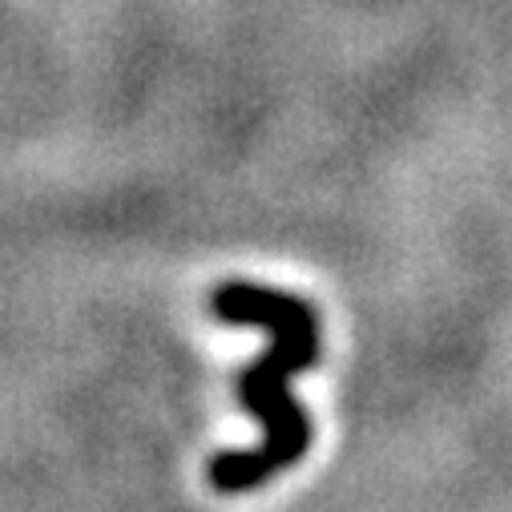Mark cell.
<instances>
[{
  "label": "cell",
  "mask_w": 512,
  "mask_h": 512,
  "mask_svg": "<svg viewBox=\"0 0 512 512\" xmlns=\"http://www.w3.org/2000/svg\"><path fill=\"white\" fill-rule=\"evenodd\" d=\"M210 307L230 327H259L267 331V351L238 375V396L259 420L263 440L242 452H218L206 468L218 492H246L267 484L275 472L299 464L311 448L307 408L291 396V375H303L319 359V319L315 307L299 295L230 279L218 283Z\"/></svg>",
  "instance_id": "obj_1"
}]
</instances>
